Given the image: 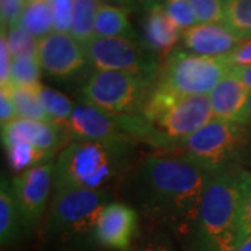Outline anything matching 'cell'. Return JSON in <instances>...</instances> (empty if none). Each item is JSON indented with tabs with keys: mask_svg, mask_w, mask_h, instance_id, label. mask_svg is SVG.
Returning <instances> with one entry per match:
<instances>
[{
	"mask_svg": "<svg viewBox=\"0 0 251 251\" xmlns=\"http://www.w3.org/2000/svg\"><path fill=\"white\" fill-rule=\"evenodd\" d=\"M212 173L176 153L152 155L133 179L135 205L155 224L187 239Z\"/></svg>",
	"mask_w": 251,
	"mask_h": 251,
	"instance_id": "cell-1",
	"label": "cell"
},
{
	"mask_svg": "<svg viewBox=\"0 0 251 251\" xmlns=\"http://www.w3.org/2000/svg\"><path fill=\"white\" fill-rule=\"evenodd\" d=\"M243 240L239 169L214 172L186 251H233Z\"/></svg>",
	"mask_w": 251,
	"mask_h": 251,
	"instance_id": "cell-2",
	"label": "cell"
},
{
	"mask_svg": "<svg viewBox=\"0 0 251 251\" xmlns=\"http://www.w3.org/2000/svg\"><path fill=\"white\" fill-rule=\"evenodd\" d=\"M134 143L74 141L54 161L53 194L72 190H106L127 169Z\"/></svg>",
	"mask_w": 251,
	"mask_h": 251,
	"instance_id": "cell-3",
	"label": "cell"
},
{
	"mask_svg": "<svg viewBox=\"0 0 251 251\" xmlns=\"http://www.w3.org/2000/svg\"><path fill=\"white\" fill-rule=\"evenodd\" d=\"M141 115L151 125L161 147H175L214 119L208 95L177 97L159 88L156 84Z\"/></svg>",
	"mask_w": 251,
	"mask_h": 251,
	"instance_id": "cell-4",
	"label": "cell"
},
{
	"mask_svg": "<svg viewBox=\"0 0 251 251\" xmlns=\"http://www.w3.org/2000/svg\"><path fill=\"white\" fill-rule=\"evenodd\" d=\"M112 201L108 190H72L53 194L44 221V236L63 244L94 243L99 212Z\"/></svg>",
	"mask_w": 251,
	"mask_h": 251,
	"instance_id": "cell-5",
	"label": "cell"
},
{
	"mask_svg": "<svg viewBox=\"0 0 251 251\" xmlns=\"http://www.w3.org/2000/svg\"><path fill=\"white\" fill-rule=\"evenodd\" d=\"M152 81L143 74L95 70L80 88L81 102L110 115H141Z\"/></svg>",
	"mask_w": 251,
	"mask_h": 251,
	"instance_id": "cell-6",
	"label": "cell"
},
{
	"mask_svg": "<svg viewBox=\"0 0 251 251\" xmlns=\"http://www.w3.org/2000/svg\"><path fill=\"white\" fill-rule=\"evenodd\" d=\"M247 141V125L214 117L197 133L176 144L172 153L216 172L230 168V162L240 155Z\"/></svg>",
	"mask_w": 251,
	"mask_h": 251,
	"instance_id": "cell-7",
	"label": "cell"
},
{
	"mask_svg": "<svg viewBox=\"0 0 251 251\" xmlns=\"http://www.w3.org/2000/svg\"><path fill=\"white\" fill-rule=\"evenodd\" d=\"M232 69L227 57H209L177 49L166 59L156 85L177 97L209 95Z\"/></svg>",
	"mask_w": 251,
	"mask_h": 251,
	"instance_id": "cell-8",
	"label": "cell"
},
{
	"mask_svg": "<svg viewBox=\"0 0 251 251\" xmlns=\"http://www.w3.org/2000/svg\"><path fill=\"white\" fill-rule=\"evenodd\" d=\"M85 48L90 66L95 70L143 74L155 78L158 62L135 38L95 36Z\"/></svg>",
	"mask_w": 251,
	"mask_h": 251,
	"instance_id": "cell-9",
	"label": "cell"
},
{
	"mask_svg": "<svg viewBox=\"0 0 251 251\" xmlns=\"http://www.w3.org/2000/svg\"><path fill=\"white\" fill-rule=\"evenodd\" d=\"M54 162H46L17 173L11 180L13 194L21 214L25 234L32 233L41 225L53 190Z\"/></svg>",
	"mask_w": 251,
	"mask_h": 251,
	"instance_id": "cell-10",
	"label": "cell"
},
{
	"mask_svg": "<svg viewBox=\"0 0 251 251\" xmlns=\"http://www.w3.org/2000/svg\"><path fill=\"white\" fill-rule=\"evenodd\" d=\"M38 62L48 75L69 80L90 66L85 48L70 34L53 31L39 39Z\"/></svg>",
	"mask_w": 251,
	"mask_h": 251,
	"instance_id": "cell-11",
	"label": "cell"
},
{
	"mask_svg": "<svg viewBox=\"0 0 251 251\" xmlns=\"http://www.w3.org/2000/svg\"><path fill=\"white\" fill-rule=\"evenodd\" d=\"M138 234V211L128 204L110 201L99 212L92 240L115 251H128Z\"/></svg>",
	"mask_w": 251,
	"mask_h": 251,
	"instance_id": "cell-12",
	"label": "cell"
},
{
	"mask_svg": "<svg viewBox=\"0 0 251 251\" xmlns=\"http://www.w3.org/2000/svg\"><path fill=\"white\" fill-rule=\"evenodd\" d=\"M181 41L191 53L209 57H227L244 39L234 34L224 23H206L196 24L186 29Z\"/></svg>",
	"mask_w": 251,
	"mask_h": 251,
	"instance_id": "cell-13",
	"label": "cell"
},
{
	"mask_svg": "<svg viewBox=\"0 0 251 251\" xmlns=\"http://www.w3.org/2000/svg\"><path fill=\"white\" fill-rule=\"evenodd\" d=\"M66 140L60 126L52 122L20 119L1 127V143L18 141L53 156Z\"/></svg>",
	"mask_w": 251,
	"mask_h": 251,
	"instance_id": "cell-14",
	"label": "cell"
},
{
	"mask_svg": "<svg viewBox=\"0 0 251 251\" xmlns=\"http://www.w3.org/2000/svg\"><path fill=\"white\" fill-rule=\"evenodd\" d=\"M208 97L214 117L242 123L250 91L233 73L226 74Z\"/></svg>",
	"mask_w": 251,
	"mask_h": 251,
	"instance_id": "cell-15",
	"label": "cell"
},
{
	"mask_svg": "<svg viewBox=\"0 0 251 251\" xmlns=\"http://www.w3.org/2000/svg\"><path fill=\"white\" fill-rule=\"evenodd\" d=\"M147 9L144 29L148 46L159 56L168 59L183 36V31L168 16L162 3L152 4Z\"/></svg>",
	"mask_w": 251,
	"mask_h": 251,
	"instance_id": "cell-16",
	"label": "cell"
},
{
	"mask_svg": "<svg viewBox=\"0 0 251 251\" xmlns=\"http://www.w3.org/2000/svg\"><path fill=\"white\" fill-rule=\"evenodd\" d=\"M24 234L25 230L13 194L11 181L3 177L0 184V244L3 249L11 247Z\"/></svg>",
	"mask_w": 251,
	"mask_h": 251,
	"instance_id": "cell-17",
	"label": "cell"
},
{
	"mask_svg": "<svg viewBox=\"0 0 251 251\" xmlns=\"http://www.w3.org/2000/svg\"><path fill=\"white\" fill-rule=\"evenodd\" d=\"M102 3V0H74L73 3L70 34L82 46L87 45L97 36L95 21Z\"/></svg>",
	"mask_w": 251,
	"mask_h": 251,
	"instance_id": "cell-18",
	"label": "cell"
},
{
	"mask_svg": "<svg viewBox=\"0 0 251 251\" xmlns=\"http://www.w3.org/2000/svg\"><path fill=\"white\" fill-rule=\"evenodd\" d=\"M97 36H128L135 38L127 10L123 6L102 3L95 21Z\"/></svg>",
	"mask_w": 251,
	"mask_h": 251,
	"instance_id": "cell-19",
	"label": "cell"
},
{
	"mask_svg": "<svg viewBox=\"0 0 251 251\" xmlns=\"http://www.w3.org/2000/svg\"><path fill=\"white\" fill-rule=\"evenodd\" d=\"M20 24L38 39L54 31L52 0H27Z\"/></svg>",
	"mask_w": 251,
	"mask_h": 251,
	"instance_id": "cell-20",
	"label": "cell"
},
{
	"mask_svg": "<svg viewBox=\"0 0 251 251\" xmlns=\"http://www.w3.org/2000/svg\"><path fill=\"white\" fill-rule=\"evenodd\" d=\"M34 92L42 109L45 110L48 119L54 125L62 127L69 120L75 103L70 98H67L64 94L53 88H49L44 84L36 87Z\"/></svg>",
	"mask_w": 251,
	"mask_h": 251,
	"instance_id": "cell-21",
	"label": "cell"
},
{
	"mask_svg": "<svg viewBox=\"0 0 251 251\" xmlns=\"http://www.w3.org/2000/svg\"><path fill=\"white\" fill-rule=\"evenodd\" d=\"M224 24L242 39H251V0H225Z\"/></svg>",
	"mask_w": 251,
	"mask_h": 251,
	"instance_id": "cell-22",
	"label": "cell"
},
{
	"mask_svg": "<svg viewBox=\"0 0 251 251\" xmlns=\"http://www.w3.org/2000/svg\"><path fill=\"white\" fill-rule=\"evenodd\" d=\"M42 67L36 57H14L11 66V87L35 90L41 82Z\"/></svg>",
	"mask_w": 251,
	"mask_h": 251,
	"instance_id": "cell-23",
	"label": "cell"
},
{
	"mask_svg": "<svg viewBox=\"0 0 251 251\" xmlns=\"http://www.w3.org/2000/svg\"><path fill=\"white\" fill-rule=\"evenodd\" d=\"M9 91L11 94V98H13V102H14V106H16V110H17V115L20 119L50 122L46 116L45 110L41 106L38 98H36L34 90L11 87V90Z\"/></svg>",
	"mask_w": 251,
	"mask_h": 251,
	"instance_id": "cell-24",
	"label": "cell"
},
{
	"mask_svg": "<svg viewBox=\"0 0 251 251\" xmlns=\"http://www.w3.org/2000/svg\"><path fill=\"white\" fill-rule=\"evenodd\" d=\"M7 41L14 57H36L39 39L23 27L20 23L7 29Z\"/></svg>",
	"mask_w": 251,
	"mask_h": 251,
	"instance_id": "cell-25",
	"label": "cell"
},
{
	"mask_svg": "<svg viewBox=\"0 0 251 251\" xmlns=\"http://www.w3.org/2000/svg\"><path fill=\"white\" fill-rule=\"evenodd\" d=\"M198 24L224 23L225 0H188Z\"/></svg>",
	"mask_w": 251,
	"mask_h": 251,
	"instance_id": "cell-26",
	"label": "cell"
},
{
	"mask_svg": "<svg viewBox=\"0 0 251 251\" xmlns=\"http://www.w3.org/2000/svg\"><path fill=\"white\" fill-rule=\"evenodd\" d=\"M163 7L175 24L184 32L198 24L188 0H163Z\"/></svg>",
	"mask_w": 251,
	"mask_h": 251,
	"instance_id": "cell-27",
	"label": "cell"
},
{
	"mask_svg": "<svg viewBox=\"0 0 251 251\" xmlns=\"http://www.w3.org/2000/svg\"><path fill=\"white\" fill-rule=\"evenodd\" d=\"M240 186V218L244 239L251 234V172L239 169Z\"/></svg>",
	"mask_w": 251,
	"mask_h": 251,
	"instance_id": "cell-28",
	"label": "cell"
},
{
	"mask_svg": "<svg viewBox=\"0 0 251 251\" xmlns=\"http://www.w3.org/2000/svg\"><path fill=\"white\" fill-rule=\"evenodd\" d=\"M13 54L7 41V29L1 28L0 34V90H11Z\"/></svg>",
	"mask_w": 251,
	"mask_h": 251,
	"instance_id": "cell-29",
	"label": "cell"
},
{
	"mask_svg": "<svg viewBox=\"0 0 251 251\" xmlns=\"http://www.w3.org/2000/svg\"><path fill=\"white\" fill-rule=\"evenodd\" d=\"M27 0H0L1 28L14 27L20 23Z\"/></svg>",
	"mask_w": 251,
	"mask_h": 251,
	"instance_id": "cell-30",
	"label": "cell"
},
{
	"mask_svg": "<svg viewBox=\"0 0 251 251\" xmlns=\"http://www.w3.org/2000/svg\"><path fill=\"white\" fill-rule=\"evenodd\" d=\"M74 0H52L54 16V31L70 32Z\"/></svg>",
	"mask_w": 251,
	"mask_h": 251,
	"instance_id": "cell-31",
	"label": "cell"
},
{
	"mask_svg": "<svg viewBox=\"0 0 251 251\" xmlns=\"http://www.w3.org/2000/svg\"><path fill=\"white\" fill-rule=\"evenodd\" d=\"M18 115L10 91L0 90V125L1 127L17 120Z\"/></svg>",
	"mask_w": 251,
	"mask_h": 251,
	"instance_id": "cell-32",
	"label": "cell"
},
{
	"mask_svg": "<svg viewBox=\"0 0 251 251\" xmlns=\"http://www.w3.org/2000/svg\"><path fill=\"white\" fill-rule=\"evenodd\" d=\"M128 251H176L169 240L163 239L161 236L147 237L143 242H137Z\"/></svg>",
	"mask_w": 251,
	"mask_h": 251,
	"instance_id": "cell-33",
	"label": "cell"
},
{
	"mask_svg": "<svg viewBox=\"0 0 251 251\" xmlns=\"http://www.w3.org/2000/svg\"><path fill=\"white\" fill-rule=\"evenodd\" d=\"M227 59L233 67L251 66V39H244Z\"/></svg>",
	"mask_w": 251,
	"mask_h": 251,
	"instance_id": "cell-34",
	"label": "cell"
},
{
	"mask_svg": "<svg viewBox=\"0 0 251 251\" xmlns=\"http://www.w3.org/2000/svg\"><path fill=\"white\" fill-rule=\"evenodd\" d=\"M232 73L242 81L244 87L251 92V66H244V67H233Z\"/></svg>",
	"mask_w": 251,
	"mask_h": 251,
	"instance_id": "cell-35",
	"label": "cell"
},
{
	"mask_svg": "<svg viewBox=\"0 0 251 251\" xmlns=\"http://www.w3.org/2000/svg\"><path fill=\"white\" fill-rule=\"evenodd\" d=\"M242 123L243 125L251 126V92L249 100H247V105H246V109H244V113H243Z\"/></svg>",
	"mask_w": 251,
	"mask_h": 251,
	"instance_id": "cell-36",
	"label": "cell"
},
{
	"mask_svg": "<svg viewBox=\"0 0 251 251\" xmlns=\"http://www.w3.org/2000/svg\"><path fill=\"white\" fill-rule=\"evenodd\" d=\"M233 251H251V234L247 236Z\"/></svg>",
	"mask_w": 251,
	"mask_h": 251,
	"instance_id": "cell-37",
	"label": "cell"
},
{
	"mask_svg": "<svg viewBox=\"0 0 251 251\" xmlns=\"http://www.w3.org/2000/svg\"><path fill=\"white\" fill-rule=\"evenodd\" d=\"M134 1H138V3H141V4H144L145 7H150V6H152V4H156V3H161L159 0H134Z\"/></svg>",
	"mask_w": 251,
	"mask_h": 251,
	"instance_id": "cell-38",
	"label": "cell"
},
{
	"mask_svg": "<svg viewBox=\"0 0 251 251\" xmlns=\"http://www.w3.org/2000/svg\"><path fill=\"white\" fill-rule=\"evenodd\" d=\"M112 1H116L119 3L120 6H123V7H127V6H130L134 0H112Z\"/></svg>",
	"mask_w": 251,
	"mask_h": 251,
	"instance_id": "cell-39",
	"label": "cell"
}]
</instances>
